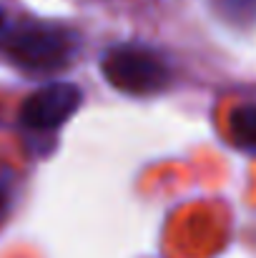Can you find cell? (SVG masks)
I'll return each instance as SVG.
<instances>
[{
	"label": "cell",
	"mask_w": 256,
	"mask_h": 258,
	"mask_svg": "<svg viewBox=\"0 0 256 258\" xmlns=\"http://www.w3.org/2000/svg\"><path fill=\"white\" fill-rule=\"evenodd\" d=\"M81 103H83V90L76 83L53 81L25 98V103L20 105L18 120L25 131L53 133L63 128L78 113Z\"/></svg>",
	"instance_id": "3957f363"
},
{
	"label": "cell",
	"mask_w": 256,
	"mask_h": 258,
	"mask_svg": "<svg viewBox=\"0 0 256 258\" xmlns=\"http://www.w3.org/2000/svg\"><path fill=\"white\" fill-rule=\"evenodd\" d=\"M229 133L239 148L256 153V103L234 108L229 118Z\"/></svg>",
	"instance_id": "277c9868"
},
{
	"label": "cell",
	"mask_w": 256,
	"mask_h": 258,
	"mask_svg": "<svg viewBox=\"0 0 256 258\" xmlns=\"http://www.w3.org/2000/svg\"><path fill=\"white\" fill-rule=\"evenodd\" d=\"M10 185H13L10 183V173L0 168V223L8 216V208H10V190H13Z\"/></svg>",
	"instance_id": "8992f818"
},
{
	"label": "cell",
	"mask_w": 256,
	"mask_h": 258,
	"mask_svg": "<svg viewBox=\"0 0 256 258\" xmlns=\"http://www.w3.org/2000/svg\"><path fill=\"white\" fill-rule=\"evenodd\" d=\"M5 28H8V25H5V13H3V8H0V35L5 33Z\"/></svg>",
	"instance_id": "52a82bcc"
},
{
	"label": "cell",
	"mask_w": 256,
	"mask_h": 258,
	"mask_svg": "<svg viewBox=\"0 0 256 258\" xmlns=\"http://www.w3.org/2000/svg\"><path fill=\"white\" fill-rule=\"evenodd\" d=\"M0 48L15 68L45 76L71 68L81 50V35L58 23H18L5 28Z\"/></svg>",
	"instance_id": "6da1fadb"
},
{
	"label": "cell",
	"mask_w": 256,
	"mask_h": 258,
	"mask_svg": "<svg viewBox=\"0 0 256 258\" xmlns=\"http://www.w3.org/2000/svg\"><path fill=\"white\" fill-rule=\"evenodd\" d=\"M214 13L231 25L256 23V0H209Z\"/></svg>",
	"instance_id": "5b68a950"
},
{
	"label": "cell",
	"mask_w": 256,
	"mask_h": 258,
	"mask_svg": "<svg viewBox=\"0 0 256 258\" xmlns=\"http://www.w3.org/2000/svg\"><path fill=\"white\" fill-rule=\"evenodd\" d=\"M100 73L111 88L133 98L159 95L173 81V71L161 53L133 43L111 45L100 55Z\"/></svg>",
	"instance_id": "7a4b0ae2"
}]
</instances>
